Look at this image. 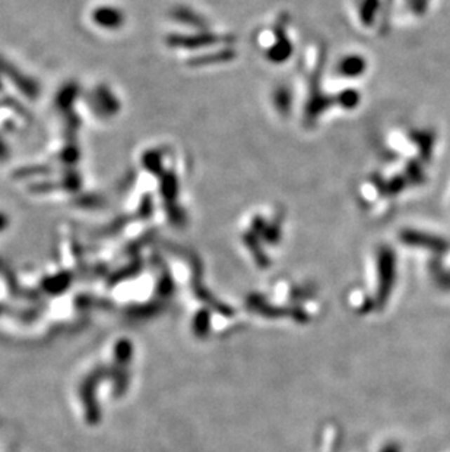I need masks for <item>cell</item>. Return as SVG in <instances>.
<instances>
[{"mask_svg": "<svg viewBox=\"0 0 450 452\" xmlns=\"http://www.w3.org/2000/svg\"><path fill=\"white\" fill-rule=\"evenodd\" d=\"M340 70L344 72L345 75H358L359 72L363 70V60L362 59H358V58H350V59H345L344 63H340Z\"/></svg>", "mask_w": 450, "mask_h": 452, "instance_id": "2", "label": "cell"}, {"mask_svg": "<svg viewBox=\"0 0 450 452\" xmlns=\"http://www.w3.org/2000/svg\"><path fill=\"white\" fill-rule=\"evenodd\" d=\"M395 281V264H393V255L390 252H386L382 258V287L380 293L383 299L390 293L392 284Z\"/></svg>", "mask_w": 450, "mask_h": 452, "instance_id": "1", "label": "cell"}]
</instances>
